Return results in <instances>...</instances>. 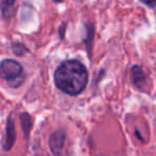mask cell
<instances>
[{
    "mask_svg": "<svg viewBox=\"0 0 156 156\" xmlns=\"http://www.w3.org/2000/svg\"><path fill=\"white\" fill-rule=\"evenodd\" d=\"M56 86L69 95H77L87 87L88 71L81 62L67 60L61 63L55 72Z\"/></svg>",
    "mask_w": 156,
    "mask_h": 156,
    "instance_id": "cell-1",
    "label": "cell"
},
{
    "mask_svg": "<svg viewBox=\"0 0 156 156\" xmlns=\"http://www.w3.org/2000/svg\"><path fill=\"white\" fill-rule=\"evenodd\" d=\"M0 78L9 83L10 87L18 88L24 83L25 75L20 62L12 59H5L0 63Z\"/></svg>",
    "mask_w": 156,
    "mask_h": 156,
    "instance_id": "cell-2",
    "label": "cell"
},
{
    "mask_svg": "<svg viewBox=\"0 0 156 156\" xmlns=\"http://www.w3.org/2000/svg\"><path fill=\"white\" fill-rule=\"evenodd\" d=\"M65 141V132L63 129H58L52 133L49 138V147L55 155H60L62 152Z\"/></svg>",
    "mask_w": 156,
    "mask_h": 156,
    "instance_id": "cell-3",
    "label": "cell"
},
{
    "mask_svg": "<svg viewBox=\"0 0 156 156\" xmlns=\"http://www.w3.org/2000/svg\"><path fill=\"white\" fill-rule=\"evenodd\" d=\"M15 127H14V122L11 118L8 120V125H7V138H5V142H3V147L5 150H10L12 145L14 144L15 141Z\"/></svg>",
    "mask_w": 156,
    "mask_h": 156,
    "instance_id": "cell-4",
    "label": "cell"
},
{
    "mask_svg": "<svg viewBox=\"0 0 156 156\" xmlns=\"http://www.w3.org/2000/svg\"><path fill=\"white\" fill-rule=\"evenodd\" d=\"M130 75H132V80L138 88H141L143 83H145V75L143 69L138 65H135L130 69Z\"/></svg>",
    "mask_w": 156,
    "mask_h": 156,
    "instance_id": "cell-5",
    "label": "cell"
},
{
    "mask_svg": "<svg viewBox=\"0 0 156 156\" xmlns=\"http://www.w3.org/2000/svg\"><path fill=\"white\" fill-rule=\"evenodd\" d=\"M15 0H1L0 2V9L1 13L5 18H9L13 15V5Z\"/></svg>",
    "mask_w": 156,
    "mask_h": 156,
    "instance_id": "cell-6",
    "label": "cell"
},
{
    "mask_svg": "<svg viewBox=\"0 0 156 156\" xmlns=\"http://www.w3.org/2000/svg\"><path fill=\"white\" fill-rule=\"evenodd\" d=\"M20 122H22V127H23V129H24L25 137L28 138L29 133H30V129H31V127H32V119H31L30 115H28V113H26V112L20 113Z\"/></svg>",
    "mask_w": 156,
    "mask_h": 156,
    "instance_id": "cell-7",
    "label": "cell"
},
{
    "mask_svg": "<svg viewBox=\"0 0 156 156\" xmlns=\"http://www.w3.org/2000/svg\"><path fill=\"white\" fill-rule=\"evenodd\" d=\"M12 49H13L14 54H15L16 56H24L26 52H28L27 47L22 43H14L13 45H12Z\"/></svg>",
    "mask_w": 156,
    "mask_h": 156,
    "instance_id": "cell-8",
    "label": "cell"
},
{
    "mask_svg": "<svg viewBox=\"0 0 156 156\" xmlns=\"http://www.w3.org/2000/svg\"><path fill=\"white\" fill-rule=\"evenodd\" d=\"M141 2L147 5V7H150L151 9H154L155 8V3H156V0H140Z\"/></svg>",
    "mask_w": 156,
    "mask_h": 156,
    "instance_id": "cell-9",
    "label": "cell"
},
{
    "mask_svg": "<svg viewBox=\"0 0 156 156\" xmlns=\"http://www.w3.org/2000/svg\"><path fill=\"white\" fill-rule=\"evenodd\" d=\"M54 1H56V2H61L62 0H54Z\"/></svg>",
    "mask_w": 156,
    "mask_h": 156,
    "instance_id": "cell-10",
    "label": "cell"
}]
</instances>
